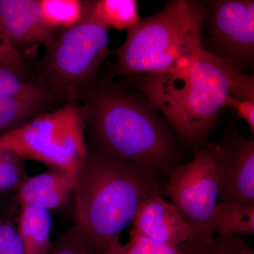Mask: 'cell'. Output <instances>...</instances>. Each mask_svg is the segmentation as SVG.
Returning <instances> with one entry per match:
<instances>
[{
	"mask_svg": "<svg viewBox=\"0 0 254 254\" xmlns=\"http://www.w3.org/2000/svg\"><path fill=\"white\" fill-rule=\"evenodd\" d=\"M241 238L208 235L180 247L184 254H239Z\"/></svg>",
	"mask_w": 254,
	"mask_h": 254,
	"instance_id": "cell-19",
	"label": "cell"
},
{
	"mask_svg": "<svg viewBox=\"0 0 254 254\" xmlns=\"http://www.w3.org/2000/svg\"><path fill=\"white\" fill-rule=\"evenodd\" d=\"M109 28L95 17L84 1L83 18L58 33L38 66L35 80L58 100L77 102L94 90L95 76L109 55Z\"/></svg>",
	"mask_w": 254,
	"mask_h": 254,
	"instance_id": "cell-5",
	"label": "cell"
},
{
	"mask_svg": "<svg viewBox=\"0 0 254 254\" xmlns=\"http://www.w3.org/2000/svg\"><path fill=\"white\" fill-rule=\"evenodd\" d=\"M27 178L24 159L9 150H0V193L18 190Z\"/></svg>",
	"mask_w": 254,
	"mask_h": 254,
	"instance_id": "cell-18",
	"label": "cell"
},
{
	"mask_svg": "<svg viewBox=\"0 0 254 254\" xmlns=\"http://www.w3.org/2000/svg\"><path fill=\"white\" fill-rule=\"evenodd\" d=\"M0 254H25L17 227L10 221L0 222Z\"/></svg>",
	"mask_w": 254,
	"mask_h": 254,
	"instance_id": "cell-23",
	"label": "cell"
},
{
	"mask_svg": "<svg viewBox=\"0 0 254 254\" xmlns=\"http://www.w3.org/2000/svg\"><path fill=\"white\" fill-rule=\"evenodd\" d=\"M205 3L170 0L156 14L127 30L115 52L116 73L125 76L178 74L188 71L204 51Z\"/></svg>",
	"mask_w": 254,
	"mask_h": 254,
	"instance_id": "cell-4",
	"label": "cell"
},
{
	"mask_svg": "<svg viewBox=\"0 0 254 254\" xmlns=\"http://www.w3.org/2000/svg\"><path fill=\"white\" fill-rule=\"evenodd\" d=\"M138 6L136 0L91 1L95 17L109 29L118 31H127L140 21Z\"/></svg>",
	"mask_w": 254,
	"mask_h": 254,
	"instance_id": "cell-16",
	"label": "cell"
},
{
	"mask_svg": "<svg viewBox=\"0 0 254 254\" xmlns=\"http://www.w3.org/2000/svg\"><path fill=\"white\" fill-rule=\"evenodd\" d=\"M0 68H8L14 71L25 81H35V76L31 71L24 57L10 43L0 28Z\"/></svg>",
	"mask_w": 254,
	"mask_h": 254,
	"instance_id": "cell-22",
	"label": "cell"
},
{
	"mask_svg": "<svg viewBox=\"0 0 254 254\" xmlns=\"http://www.w3.org/2000/svg\"><path fill=\"white\" fill-rule=\"evenodd\" d=\"M76 225L100 253L134 220L147 198L164 195L158 173L108 154L88 150L75 178Z\"/></svg>",
	"mask_w": 254,
	"mask_h": 254,
	"instance_id": "cell-1",
	"label": "cell"
},
{
	"mask_svg": "<svg viewBox=\"0 0 254 254\" xmlns=\"http://www.w3.org/2000/svg\"><path fill=\"white\" fill-rule=\"evenodd\" d=\"M118 251L120 254H184L180 247L164 245L133 230L126 245L119 241Z\"/></svg>",
	"mask_w": 254,
	"mask_h": 254,
	"instance_id": "cell-20",
	"label": "cell"
},
{
	"mask_svg": "<svg viewBox=\"0 0 254 254\" xmlns=\"http://www.w3.org/2000/svg\"><path fill=\"white\" fill-rule=\"evenodd\" d=\"M34 81H25L11 70L0 68V97L24 91Z\"/></svg>",
	"mask_w": 254,
	"mask_h": 254,
	"instance_id": "cell-24",
	"label": "cell"
},
{
	"mask_svg": "<svg viewBox=\"0 0 254 254\" xmlns=\"http://www.w3.org/2000/svg\"><path fill=\"white\" fill-rule=\"evenodd\" d=\"M49 254H103L97 250L81 229L75 225L64 235Z\"/></svg>",
	"mask_w": 254,
	"mask_h": 254,
	"instance_id": "cell-21",
	"label": "cell"
},
{
	"mask_svg": "<svg viewBox=\"0 0 254 254\" xmlns=\"http://www.w3.org/2000/svg\"><path fill=\"white\" fill-rule=\"evenodd\" d=\"M58 100L36 81L24 91L0 97V135L16 129L45 113L44 110Z\"/></svg>",
	"mask_w": 254,
	"mask_h": 254,
	"instance_id": "cell-13",
	"label": "cell"
},
{
	"mask_svg": "<svg viewBox=\"0 0 254 254\" xmlns=\"http://www.w3.org/2000/svg\"><path fill=\"white\" fill-rule=\"evenodd\" d=\"M52 218L49 211L33 206H21L17 229L25 254H49Z\"/></svg>",
	"mask_w": 254,
	"mask_h": 254,
	"instance_id": "cell-14",
	"label": "cell"
},
{
	"mask_svg": "<svg viewBox=\"0 0 254 254\" xmlns=\"http://www.w3.org/2000/svg\"><path fill=\"white\" fill-rule=\"evenodd\" d=\"M243 71L204 51L188 71L178 74H143L136 78L138 93L190 145L206 138Z\"/></svg>",
	"mask_w": 254,
	"mask_h": 254,
	"instance_id": "cell-3",
	"label": "cell"
},
{
	"mask_svg": "<svg viewBox=\"0 0 254 254\" xmlns=\"http://www.w3.org/2000/svg\"><path fill=\"white\" fill-rule=\"evenodd\" d=\"M206 225L217 236L254 235V203H218Z\"/></svg>",
	"mask_w": 254,
	"mask_h": 254,
	"instance_id": "cell-15",
	"label": "cell"
},
{
	"mask_svg": "<svg viewBox=\"0 0 254 254\" xmlns=\"http://www.w3.org/2000/svg\"><path fill=\"white\" fill-rule=\"evenodd\" d=\"M220 149V144L207 145L196 151L190 163L172 170L164 183V194L192 223L207 225L214 207L218 204L217 162Z\"/></svg>",
	"mask_w": 254,
	"mask_h": 254,
	"instance_id": "cell-8",
	"label": "cell"
},
{
	"mask_svg": "<svg viewBox=\"0 0 254 254\" xmlns=\"http://www.w3.org/2000/svg\"><path fill=\"white\" fill-rule=\"evenodd\" d=\"M0 28L21 55L23 50L48 48L58 35L43 19L38 0H0Z\"/></svg>",
	"mask_w": 254,
	"mask_h": 254,
	"instance_id": "cell-11",
	"label": "cell"
},
{
	"mask_svg": "<svg viewBox=\"0 0 254 254\" xmlns=\"http://www.w3.org/2000/svg\"><path fill=\"white\" fill-rule=\"evenodd\" d=\"M220 146L217 162L218 203H254L253 140L233 132Z\"/></svg>",
	"mask_w": 254,
	"mask_h": 254,
	"instance_id": "cell-9",
	"label": "cell"
},
{
	"mask_svg": "<svg viewBox=\"0 0 254 254\" xmlns=\"http://www.w3.org/2000/svg\"><path fill=\"white\" fill-rule=\"evenodd\" d=\"M75 180L58 169L28 177L18 190L21 206L50 210L63 206L74 189Z\"/></svg>",
	"mask_w": 254,
	"mask_h": 254,
	"instance_id": "cell-12",
	"label": "cell"
},
{
	"mask_svg": "<svg viewBox=\"0 0 254 254\" xmlns=\"http://www.w3.org/2000/svg\"><path fill=\"white\" fill-rule=\"evenodd\" d=\"M82 107L98 149L158 173L175 169L178 148L173 135L140 93L108 83L88 94Z\"/></svg>",
	"mask_w": 254,
	"mask_h": 254,
	"instance_id": "cell-2",
	"label": "cell"
},
{
	"mask_svg": "<svg viewBox=\"0 0 254 254\" xmlns=\"http://www.w3.org/2000/svg\"><path fill=\"white\" fill-rule=\"evenodd\" d=\"M239 254H254V251L245 240L241 239L240 247H239Z\"/></svg>",
	"mask_w": 254,
	"mask_h": 254,
	"instance_id": "cell-27",
	"label": "cell"
},
{
	"mask_svg": "<svg viewBox=\"0 0 254 254\" xmlns=\"http://www.w3.org/2000/svg\"><path fill=\"white\" fill-rule=\"evenodd\" d=\"M85 131L83 107L67 102L0 135V150L62 170L75 180L88 154Z\"/></svg>",
	"mask_w": 254,
	"mask_h": 254,
	"instance_id": "cell-6",
	"label": "cell"
},
{
	"mask_svg": "<svg viewBox=\"0 0 254 254\" xmlns=\"http://www.w3.org/2000/svg\"><path fill=\"white\" fill-rule=\"evenodd\" d=\"M120 241V238L116 239L110 242L109 245L105 247L103 251V254H120L118 251V243Z\"/></svg>",
	"mask_w": 254,
	"mask_h": 254,
	"instance_id": "cell-26",
	"label": "cell"
},
{
	"mask_svg": "<svg viewBox=\"0 0 254 254\" xmlns=\"http://www.w3.org/2000/svg\"><path fill=\"white\" fill-rule=\"evenodd\" d=\"M133 231L164 245L180 247L213 235L207 225L189 222L161 195L148 197L138 207Z\"/></svg>",
	"mask_w": 254,
	"mask_h": 254,
	"instance_id": "cell-10",
	"label": "cell"
},
{
	"mask_svg": "<svg viewBox=\"0 0 254 254\" xmlns=\"http://www.w3.org/2000/svg\"><path fill=\"white\" fill-rule=\"evenodd\" d=\"M43 19L50 27H73L83 18L84 1L78 0H38Z\"/></svg>",
	"mask_w": 254,
	"mask_h": 254,
	"instance_id": "cell-17",
	"label": "cell"
},
{
	"mask_svg": "<svg viewBox=\"0 0 254 254\" xmlns=\"http://www.w3.org/2000/svg\"><path fill=\"white\" fill-rule=\"evenodd\" d=\"M203 49L245 72L254 66V0L205 2Z\"/></svg>",
	"mask_w": 254,
	"mask_h": 254,
	"instance_id": "cell-7",
	"label": "cell"
},
{
	"mask_svg": "<svg viewBox=\"0 0 254 254\" xmlns=\"http://www.w3.org/2000/svg\"><path fill=\"white\" fill-rule=\"evenodd\" d=\"M225 106L230 107L236 112L238 116L245 120L250 127L251 133H254V100H240L231 95L227 98Z\"/></svg>",
	"mask_w": 254,
	"mask_h": 254,
	"instance_id": "cell-25",
	"label": "cell"
}]
</instances>
